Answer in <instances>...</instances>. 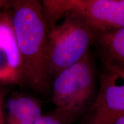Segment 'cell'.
<instances>
[{
	"mask_svg": "<svg viewBox=\"0 0 124 124\" xmlns=\"http://www.w3.org/2000/svg\"><path fill=\"white\" fill-rule=\"evenodd\" d=\"M10 11L22 62L23 83L38 92H47L52 80L47 70L49 28L41 2L15 0Z\"/></svg>",
	"mask_w": 124,
	"mask_h": 124,
	"instance_id": "obj_1",
	"label": "cell"
},
{
	"mask_svg": "<svg viewBox=\"0 0 124 124\" xmlns=\"http://www.w3.org/2000/svg\"><path fill=\"white\" fill-rule=\"evenodd\" d=\"M49 29L47 70L51 79L88 54L98 33L80 18L71 14Z\"/></svg>",
	"mask_w": 124,
	"mask_h": 124,
	"instance_id": "obj_2",
	"label": "cell"
},
{
	"mask_svg": "<svg viewBox=\"0 0 124 124\" xmlns=\"http://www.w3.org/2000/svg\"><path fill=\"white\" fill-rule=\"evenodd\" d=\"M41 4L49 29L66 14L80 18L98 33L124 28V0H44Z\"/></svg>",
	"mask_w": 124,
	"mask_h": 124,
	"instance_id": "obj_3",
	"label": "cell"
},
{
	"mask_svg": "<svg viewBox=\"0 0 124 124\" xmlns=\"http://www.w3.org/2000/svg\"><path fill=\"white\" fill-rule=\"evenodd\" d=\"M94 82L88 54L54 78L52 102L55 110L74 121L91 98Z\"/></svg>",
	"mask_w": 124,
	"mask_h": 124,
	"instance_id": "obj_4",
	"label": "cell"
},
{
	"mask_svg": "<svg viewBox=\"0 0 124 124\" xmlns=\"http://www.w3.org/2000/svg\"><path fill=\"white\" fill-rule=\"evenodd\" d=\"M108 71L101 77L98 93L81 124H113L124 116V80Z\"/></svg>",
	"mask_w": 124,
	"mask_h": 124,
	"instance_id": "obj_5",
	"label": "cell"
},
{
	"mask_svg": "<svg viewBox=\"0 0 124 124\" xmlns=\"http://www.w3.org/2000/svg\"><path fill=\"white\" fill-rule=\"evenodd\" d=\"M23 83L22 62L12 24L11 11L0 12V83Z\"/></svg>",
	"mask_w": 124,
	"mask_h": 124,
	"instance_id": "obj_6",
	"label": "cell"
},
{
	"mask_svg": "<svg viewBox=\"0 0 124 124\" xmlns=\"http://www.w3.org/2000/svg\"><path fill=\"white\" fill-rule=\"evenodd\" d=\"M96 41L108 71L124 74V28L98 33Z\"/></svg>",
	"mask_w": 124,
	"mask_h": 124,
	"instance_id": "obj_7",
	"label": "cell"
},
{
	"mask_svg": "<svg viewBox=\"0 0 124 124\" xmlns=\"http://www.w3.org/2000/svg\"><path fill=\"white\" fill-rule=\"evenodd\" d=\"M43 116L41 103L29 96H13L7 103L5 124H35Z\"/></svg>",
	"mask_w": 124,
	"mask_h": 124,
	"instance_id": "obj_8",
	"label": "cell"
},
{
	"mask_svg": "<svg viewBox=\"0 0 124 124\" xmlns=\"http://www.w3.org/2000/svg\"><path fill=\"white\" fill-rule=\"evenodd\" d=\"M72 121L67 116L55 110L50 114H43L35 124H70Z\"/></svg>",
	"mask_w": 124,
	"mask_h": 124,
	"instance_id": "obj_9",
	"label": "cell"
},
{
	"mask_svg": "<svg viewBox=\"0 0 124 124\" xmlns=\"http://www.w3.org/2000/svg\"><path fill=\"white\" fill-rule=\"evenodd\" d=\"M7 91L5 88L0 86V124H5V101Z\"/></svg>",
	"mask_w": 124,
	"mask_h": 124,
	"instance_id": "obj_10",
	"label": "cell"
},
{
	"mask_svg": "<svg viewBox=\"0 0 124 124\" xmlns=\"http://www.w3.org/2000/svg\"><path fill=\"white\" fill-rule=\"evenodd\" d=\"M113 124H124V116L119 118Z\"/></svg>",
	"mask_w": 124,
	"mask_h": 124,
	"instance_id": "obj_11",
	"label": "cell"
},
{
	"mask_svg": "<svg viewBox=\"0 0 124 124\" xmlns=\"http://www.w3.org/2000/svg\"><path fill=\"white\" fill-rule=\"evenodd\" d=\"M111 72V71H110ZM114 74H115L116 75H117L118 78L121 79L122 80H124V74H117V73H114V72H113Z\"/></svg>",
	"mask_w": 124,
	"mask_h": 124,
	"instance_id": "obj_12",
	"label": "cell"
},
{
	"mask_svg": "<svg viewBox=\"0 0 124 124\" xmlns=\"http://www.w3.org/2000/svg\"><path fill=\"white\" fill-rule=\"evenodd\" d=\"M1 10H2V9H1V8H0V12H1Z\"/></svg>",
	"mask_w": 124,
	"mask_h": 124,
	"instance_id": "obj_13",
	"label": "cell"
}]
</instances>
